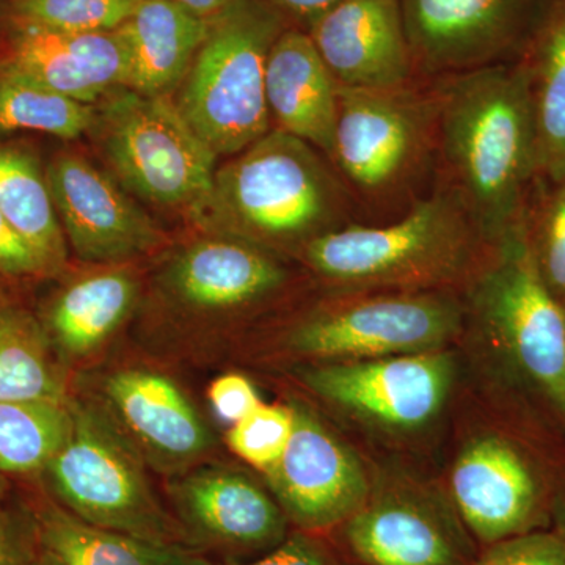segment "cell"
<instances>
[{
    "mask_svg": "<svg viewBox=\"0 0 565 565\" xmlns=\"http://www.w3.org/2000/svg\"><path fill=\"white\" fill-rule=\"evenodd\" d=\"M489 351L508 429L565 470V307L535 269L525 230L490 245L460 291Z\"/></svg>",
    "mask_w": 565,
    "mask_h": 565,
    "instance_id": "cell-1",
    "label": "cell"
},
{
    "mask_svg": "<svg viewBox=\"0 0 565 565\" xmlns=\"http://www.w3.org/2000/svg\"><path fill=\"white\" fill-rule=\"evenodd\" d=\"M435 188L467 212L489 245L525 230L541 185L537 128L519 61L437 77Z\"/></svg>",
    "mask_w": 565,
    "mask_h": 565,
    "instance_id": "cell-2",
    "label": "cell"
},
{
    "mask_svg": "<svg viewBox=\"0 0 565 565\" xmlns=\"http://www.w3.org/2000/svg\"><path fill=\"white\" fill-rule=\"evenodd\" d=\"M193 221L282 258H299L311 241L360 217L327 156L273 128L217 167L210 199Z\"/></svg>",
    "mask_w": 565,
    "mask_h": 565,
    "instance_id": "cell-3",
    "label": "cell"
},
{
    "mask_svg": "<svg viewBox=\"0 0 565 565\" xmlns=\"http://www.w3.org/2000/svg\"><path fill=\"white\" fill-rule=\"evenodd\" d=\"M489 247L462 206L434 185L399 217L323 234L299 259L329 291L460 292Z\"/></svg>",
    "mask_w": 565,
    "mask_h": 565,
    "instance_id": "cell-4",
    "label": "cell"
},
{
    "mask_svg": "<svg viewBox=\"0 0 565 565\" xmlns=\"http://www.w3.org/2000/svg\"><path fill=\"white\" fill-rule=\"evenodd\" d=\"M437 79L388 88L340 87L330 162L362 223L399 217L429 195L437 172Z\"/></svg>",
    "mask_w": 565,
    "mask_h": 565,
    "instance_id": "cell-5",
    "label": "cell"
},
{
    "mask_svg": "<svg viewBox=\"0 0 565 565\" xmlns=\"http://www.w3.org/2000/svg\"><path fill=\"white\" fill-rule=\"evenodd\" d=\"M288 28L258 0H232L211 18L174 103L218 158L239 154L273 129L267 58Z\"/></svg>",
    "mask_w": 565,
    "mask_h": 565,
    "instance_id": "cell-6",
    "label": "cell"
},
{
    "mask_svg": "<svg viewBox=\"0 0 565 565\" xmlns=\"http://www.w3.org/2000/svg\"><path fill=\"white\" fill-rule=\"evenodd\" d=\"M68 441L41 478L44 492L92 525L163 546H184L172 512L152 490L145 459L95 403L71 396Z\"/></svg>",
    "mask_w": 565,
    "mask_h": 565,
    "instance_id": "cell-7",
    "label": "cell"
},
{
    "mask_svg": "<svg viewBox=\"0 0 565 565\" xmlns=\"http://www.w3.org/2000/svg\"><path fill=\"white\" fill-rule=\"evenodd\" d=\"M456 291H329L294 319L278 351L303 364L352 362L449 349L462 337Z\"/></svg>",
    "mask_w": 565,
    "mask_h": 565,
    "instance_id": "cell-8",
    "label": "cell"
},
{
    "mask_svg": "<svg viewBox=\"0 0 565 565\" xmlns=\"http://www.w3.org/2000/svg\"><path fill=\"white\" fill-rule=\"evenodd\" d=\"M98 111L103 152L125 191L195 217L210 199L218 156L189 125L172 96L122 88Z\"/></svg>",
    "mask_w": 565,
    "mask_h": 565,
    "instance_id": "cell-9",
    "label": "cell"
},
{
    "mask_svg": "<svg viewBox=\"0 0 565 565\" xmlns=\"http://www.w3.org/2000/svg\"><path fill=\"white\" fill-rule=\"evenodd\" d=\"M563 475L512 430H484L463 445L452 465V508L482 546L546 530Z\"/></svg>",
    "mask_w": 565,
    "mask_h": 565,
    "instance_id": "cell-10",
    "label": "cell"
},
{
    "mask_svg": "<svg viewBox=\"0 0 565 565\" xmlns=\"http://www.w3.org/2000/svg\"><path fill=\"white\" fill-rule=\"evenodd\" d=\"M451 352L303 364L297 377L338 414L379 433L412 435L444 414L456 379Z\"/></svg>",
    "mask_w": 565,
    "mask_h": 565,
    "instance_id": "cell-11",
    "label": "cell"
},
{
    "mask_svg": "<svg viewBox=\"0 0 565 565\" xmlns=\"http://www.w3.org/2000/svg\"><path fill=\"white\" fill-rule=\"evenodd\" d=\"M548 0H399L422 79L514 62Z\"/></svg>",
    "mask_w": 565,
    "mask_h": 565,
    "instance_id": "cell-12",
    "label": "cell"
},
{
    "mask_svg": "<svg viewBox=\"0 0 565 565\" xmlns=\"http://www.w3.org/2000/svg\"><path fill=\"white\" fill-rule=\"evenodd\" d=\"M294 429L266 484L289 525L329 535L373 493L359 456L308 408L292 405Z\"/></svg>",
    "mask_w": 565,
    "mask_h": 565,
    "instance_id": "cell-13",
    "label": "cell"
},
{
    "mask_svg": "<svg viewBox=\"0 0 565 565\" xmlns=\"http://www.w3.org/2000/svg\"><path fill=\"white\" fill-rule=\"evenodd\" d=\"M46 178L66 243L81 262L122 264L166 243V234L120 182L82 156H55Z\"/></svg>",
    "mask_w": 565,
    "mask_h": 565,
    "instance_id": "cell-14",
    "label": "cell"
},
{
    "mask_svg": "<svg viewBox=\"0 0 565 565\" xmlns=\"http://www.w3.org/2000/svg\"><path fill=\"white\" fill-rule=\"evenodd\" d=\"M172 501L185 548L202 555L243 561L270 552L291 533L269 489L230 468L191 471L173 486Z\"/></svg>",
    "mask_w": 565,
    "mask_h": 565,
    "instance_id": "cell-15",
    "label": "cell"
},
{
    "mask_svg": "<svg viewBox=\"0 0 565 565\" xmlns=\"http://www.w3.org/2000/svg\"><path fill=\"white\" fill-rule=\"evenodd\" d=\"M96 388L99 407L152 467L182 471L211 451L210 427L172 375L125 364L103 373Z\"/></svg>",
    "mask_w": 565,
    "mask_h": 565,
    "instance_id": "cell-16",
    "label": "cell"
},
{
    "mask_svg": "<svg viewBox=\"0 0 565 565\" xmlns=\"http://www.w3.org/2000/svg\"><path fill=\"white\" fill-rule=\"evenodd\" d=\"M329 535L360 565H475L479 556L455 509L412 492L371 493Z\"/></svg>",
    "mask_w": 565,
    "mask_h": 565,
    "instance_id": "cell-17",
    "label": "cell"
},
{
    "mask_svg": "<svg viewBox=\"0 0 565 565\" xmlns=\"http://www.w3.org/2000/svg\"><path fill=\"white\" fill-rule=\"evenodd\" d=\"M0 73L96 106L104 96L126 88L131 54L120 29L70 33L3 20Z\"/></svg>",
    "mask_w": 565,
    "mask_h": 565,
    "instance_id": "cell-18",
    "label": "cell"
},
{
    "mask_svg": "<svg viewBox=\"0 0 565 565\" xmlns=\"http://www.w3.org/2000/svg\"><path fill=\"white\" fill-rule=\"evenodd\" d=\"M291 282L285 258L241 237L214 233L173 256L167 296L189 313L239 315L280 296Z\"/></svg>",
    "mask_w": 565,
    "mask_h": 565,
    "instance_id": "cell-19",
    "label": "cell"
},
{
    "mask_svg": "<svg viewBox=\"0 0 565 565\" xmlns=\"http://www.w3.org/2000/svg\"><path fill=\"white\" fill-rule=\"evenodd\" d=\"M307 33L340 87L370 90L422 79L399 0H341Z\"/></svg>",
    "mask_w": 565,
    "mask_h": 565,
    "instance_id": "cell-20",
    "label": "cell"
},
{
    "mask_svg": "<svg viewBox=\"0 0 565 565\" xmlns=\"http://www.w3.org/2000/svg\"><path fill=\"white\" fill-rule=\"evenodd\" d=\"M266 96L273 128L307 141L330 161L340 84L307 32L288 28L267 58Z\"/></svg>",
    "mask_w": 565,
    "mask_h": 565,
    "instance_id": "cell-21",
    "label": "cell"
},
{
    "mask_svg": "<svg viewBox=\"0 0 565 565\" xmlns=\"http://www.w3.org/2000/svg\"><path fill=\"white\" fill-rule=\"evenodd\" d=\"M139 294V278L122 264L81 275L55 292L40 321L63 364L102 351L131 315Z\"/></svg>",
    "mask_w": 565,
    "mask_h": 565,
    "instance_id": "cell-22",
    "label": "cell"
},
{
    "mask_svg": "<svg viewBox=\"0 0 565 565\" xmlns=\"http://www.w3.org/2000/svg\"><path fill=\"white\" fill-rule=\"evenodd\" d=\"M210 20L177 0H140L120 31L131 54L126 88L143 96H172L206 39Z\"/></svg>",
    "mask_w": 565,
    "mask_h": 565,
    "instance_id": "cell-23",
    "label": "cell"
},
{
    "mask_svg": "<svg viewBox=\"0 0 565 565\" xmlns=\"http://www.w3.org/2000/svg\"><path fill=\"white\" fill-rule=\"evenodd\" d=\"M537 128L541 184L565 178V0H548L519 58Z\"/></svg>",
    "mask_w": 565,
    "mask_h": 565,
    "instance_id": "cell-24",
    "label": "cell"
},
{
    "mask_svg": "<svg viewBox=\"0 0 565 565\" xmlns=\"http://www.w3.org/2000/svg\"><path fill=\"white\" fill-rule=\"evenodd\" d=\"M40 545L61 565H169L174 546L92 525L41 492L25 501Z\"/></svg>",
    "mask_w": 565,
    "mask_h": 565,
    "instance_id": "cell-25",
    "label": "cell"
},
{
    "mask_svg": "<svg viewBox=\"0 0 565 565\" xmlns=\"http://www.w3.org/2000/svg\"><path fill=\"white\" fill-rule=\"evenodd\" d=\"M70 396L66 366L39 316L17 302L0 308V403Z\"/></svg>",
    "mask_w": 565,
    "mask_h": 565,
    "instance_id": "cell-26",
    "label": "cell"
},
{
    "mask_svg": "<svg viewBox=\"0 0 565 565\" xmlns=\"http://www.w3.org/2000/svg\"><path fill=\"white\" fill-rule=\"evenodd\" d=\"M0 212L46 263L51 275L68 259V243L47 184L46 170L31 151L0 143Z\"/></svg>",
    "mask_w": 565,
    "mask_h": 565,
    "instance_id": "cell-27",
    "label": "cell"
},
{
    "mask_svg": "<svg viewBox=\"0 0 565 565\" xmlns=\"http://www.w3.org/2000/svg\"><path fill=\"white\" fill-rule=\"evenodd\" d=\"M71 429V396L0 403V473L43 475L68 441Z\"/></svg>",
    "mask_w": 565,
    "mask_h": 565,
    "instance_id": "cell-28",
    "label": "cell"
},
{
    "mask_svg": "<svg viewBox=\"0 0 565 565\" xmlns=\"http://www.w3.org/2000/svg\"><path fill=\"white\" fill-rule=\"evenodd\" d=\"M98 107L74 102L11 74L0 73V136L18 131L79 139L95 128Z\"/></svg>",
    "mask_w": 565,
    "mask_h": 565,
    "instance_id": "cell-29",
    "label": "cell"
},
{
    "mask_svg": "<svg viewBox=\"0 0 565 565\" xmlns=\"http://www.w3.org/2000/svg\"><path fill=\"white\" fill-rule=\"evenodd\" d=\"M140 0H3V20L70 33L111 32Z\"/></svg>",
    "mask_w": 565,
    "mask_h": 565,
    "instance_id": "cell-30",
    "label": "cell"
},
{
    "mask_svg": "<svg viewBox=\"0 0 565 565\" xmlns=\"http://www.w3.org/2000/svg\"><path fill=\"white\" fill-rule=\"evenodd\" d=\"M525 241L542 281L565 307V178L539 185L527 211Z\"/></svg>",
    "mask_w": 565,
    "mask_h": 565,
    "instance_id": "cell-31",
    "label": "cell"
},
{
    "mask_svg": "<svg viewBox=\"0 0 565 565\" xmlns=\"http://www.w3.org/2000/svg\"><path fill=\"white\" fill-rule=\"evenodd\" d=\"M292 429V405L262 403L230 426L226 445L245 463L266 473L285 452Z\"/></svg>",
    "mask_w": 565,
    "mask_h": 565,
    "instance_id": "cell-32",
    "label": "cell"
},
{
    "mask_svg": "<svg viewBox=\"0 0 565 565\" xmlns=\"http://www.w3.org/2000/svg\"><path fill=\"white\" fill-rule=\"evenodd\" d=\"M475 565H565V541L552 527L484 546Z\"/></svg>",
    "mask_w": 565,
    "mask_h": 565,
    "instance_id": "cell-33",
    "label": "cell"
},
{
    "mask_svg": "<svg viewBox=\"0 0 565 565\" xmlns=\"http://www.w3.org/2000/svg\"><path fill=\"white\" fill-rule=\"evenodd\" d=\"M215 565H344L327 535L292 530L280 545L255 559H225Z\"/></svg>",
    "mask_w": 565,
    "mask_h": 565,
    "instance_id": "cell-34",
    "label": "cell"
},
{
    "mask_svg": "<svg viewBox=\"0 0 565 565\" xmlns=\"http://www.w3.org/2000/svg\"><path fill=\"white\" fill-rule=\"evenodd\" d=\"M40 548L28 504L3 505L0 509V565H33Z\"/></svg>",
    "mask_w": 565,
    "mask_h": 565,
    "instance_id": "cell-35",
    "label": "cell"
},
{
    "mask_svg": "<svg viewBox=\"0 0 565 565\" xmlns=\"http://www.w3.org/2000/svg\"><path fill=\"white\" fill-rule=\"evenodd\" d=\"M0 274L9 280L50 277L46 263L0 212Z\"/></svg>",
    "mask_w": 565,
    "mask_h": 565,
    "instance_id": "cell-36",
    "label": "cell"
},
{
    "mask_svg": "<svg viewBox=\"0 0 565 565\" xmlns=\"http://www.w3.org/2000/svg\"><path fill=\"white\" fill-rule=\"evenodd\" d=\"M207 397L215 415L230 426L241 422L263 403L250 379L237 373L215 379L207 390Z\"/></svg>",
    "mask_w": 565,
    "mask_h": 565,
    "instance_id": "cell-37",
    "label": "cell"
},
{
    "mask_svg": "<svg viewBox=\"0 0 565 565\" xmlns=\"http://www.w3.org/2000/svg\"><path fill=\"white\" fill-rule=\"evenodd\" d=\"M288 22L291 28L308 32L319 18L341 0H258Z\"/></svg>",
    "mask_w": 565,
    "mask_h": 565,
    "instance_id": "cell-38",
    "label": "cell"
},
{
    "mask_svg": "<svg viewBox=\"0 0 565 565\" xmlns=\"http://www.w3.org/2000/svg\"><path fill=\"white\" fill-rule=\"evenodd\" d=\"M550 527L556 531L565 541V473L561 481L557 482L552 504V525Z\"/></svg>",
    "mask_w": 565,
    "mask_h": 565,
    "instance_id": "cell-39",
    "label": "cell"
},
{
    "mask_svg": "<svg viewBox=\"0 0 565 565\" xmlns=\"http://www.w3.org/2000/svg\"><path fill=\"white\" fill-rule=\"evenodd\" d=\"M192 13L199 14L204 20H211L215 14L221 13L232 0H177Z\"/></svg>",
    "mask_w": 565,
    "mask_h": 565,
    "instance_id": "cell-40",
    "label": "cell"
},
{
    "mask_svg": "<svg viewBox=\"0 0 565 565\" xmlns=\"http://www.w3.org/2000/svg\"><path fill=\"white\" fill-rule=\"evenodd\" d=\"M169 565H215L202 553L184 548V546H174L170 555Z\"/></svg>",
    "mask_w": 565,
    "mask_h": 565,
    "instance_id": "cell-41",
    "label": "cell"
},
{
    "mask_svg": "<svg viewBox=\"0 0 565 565\" xmlns=\"http://www.w3.org/2000/svg\"><path fill=\"white\" fill-rule=\"evenodd\" d=\"M7 281H9V278H6L2 274H0V308L14 302V300L11 299L9 285H7Z\"/></svg>",
    "mask_w": 565,
    "mask_h": 565,
    "instance_id": "cell-42",
    "label": "cell"
},
{
    "mask_svg": "<svg viewBox=\"0 0 565 565\" xmlns=\"http://www.w3.org/2000/svg\"><path fill=\"white\" fill-rule=\"evenodd\" d=\"M9 478H7L6 475L0 473V509L9 503V501H7V498H9Z\"/></svg>",
    "mask_w": 565,
    "mask_h": 565,
    "instance_id": "cell-43",
    "label": "cell"
},
{
    "mask_svg": "<svg viewBox=\"0 0 565 565\" xmlns=\"http://www.w3.org/2000/svg\"><path fill=\"white\" fill-rule=\"evenodd\" d=\"M33 565H61L57 563V559H55L54 556H51L50 553L46 552V550L41 546L39 556H36L35 564Z\"/></svg>",
    "mask_w": 565,
    "mask_h": 565,
    "instance_id": "cell-44",
    "label": "cell"
}]
</instances>
